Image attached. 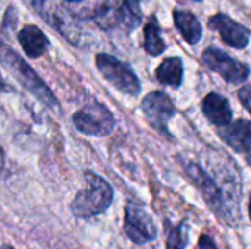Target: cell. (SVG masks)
Masks as SVG:
<instances>
[{"label": "cell", "instance_id": "cell-12", "mask_svg": "<svg viewBox=\"0 0 251 249\" xmlns=\"http://www.w3.org/2000/svg\"><path fill=\"white\" fill-rule=\"evenodd\" d=\"M18 40H19V44H21L22 50L25 51V54L32 59L40 57L46 51L47 44H49L43 31L34 25L24 26L18 34Z\"/></svg>", "mask_w": 251, "mask_h": 249}, {"label": "cell", "instance_id": "cell-19", "mask_svg": "<svg viewBox=\"0 0 251 249\" xmlns=\"http://www.w3.org/2000/svg\"><path fill=\"white\" fill-rule=\"evenodd\" d=\"M199 248L200 249H218L216 244L213 242V239L207 235H201L199 239Z\"/></svg>", "mask_w": 251, "mask_h": 249}, {"label": "cell", "instance_id": "cell-14", "mask_svg": "<svg viewBox=\"0 0 251 249\" xmlns=\"http://www.w3.org/2000/svg\"><path fill=\"white\" fill-rule=\"evenodd\" d=\"M156 78L160 84L178 88L184 78V65L181 57H168L156 69Z\"/></svg>", "mask_w": 251, "mask_h": 249}, {"label": "cell", "instance_id": "cell-11", "mask_svg": "<svg viewBox=\"0 0 251 249\" xmlns=\"http://www.w3.org/2000/svg\"><path fill=\"white\" fill-rule=\"evenodd\" d=\"M203 113L213 125L219 128L229 125L232 120V110L229 101L218 92H210L204 97Z\"/></svg>", "mask_w": 251, "mask_h": 249}, {"label": "cell", "instance_id": "cell-5", "mask_svg": "<svg viewBox=\"0 0 251 249\" xmlns=\"http://www.w3.org/2000/svg\"><path fill=\"white\" fill-rule=\"evenodd\" d=\"M203 63L229 84H243L250 76V68L221 48L209 47L203 51Z\"/></svg>", "mask_w": 251, "mask_h": 249}, {"label": "cell", "instance_id": "cell-23", "mask_svg": "<svg viewBox=\"0 0 251 249\" xmlns=\"http://www.w3.org/2000/svg\"><path fill=\"white\" fill-rule=\"evenodd\" d=\"M66 1H69V3H81L82 0H66Z\"/></svg>", "mask_w": 251, "mask_h": 249}, {"label": "cell", "instance_id": "cell-15", "mask_svg": "<svg viewBox=\"0 0 251 249\" xmlns=\"http://www.w3.org/2000/svg\"><path fill=\"white\" fill-rule=\"evenodd\" d=\"M144 50L150 56H159L166 50V44L162 38L156 16H151L144 28Z\"/></svg>", "mask_w": 251, "mask_h": 249}, {"label": "cell", "instance_id": "cell-10", "mask_svg": "<svg viewBox=\"0 0 251 249\" xmlns=\"http://www.w3.org/2000/svg\"><path fill=\"white\" fill-rule=\"evenodd\" d=\"M219 136L225 144H228L237 153L251 151V122L246 119H238L229 125L219 128Z\"/></svg>", "mask_w": 251, "mask_h": 249}, {"label": "cell", "instance_id": "cell-3", "mask_svg": "<svg viewBox=\"0 0 251 249\" xmlns=\"http://www.w3.org/2000/svg\"><path fill=\"white\" fill-rule=\"evenodd\" d=\"M96 65L97 69L101 72V75L106 78V81H109L121 92H125L128 95L140 94L141 91L140 79L137 78L135 72L128 63H124L110 54L100 53L96 56Z\"/></svg>", "mask_w": 251, "mask_h": 249}, {"label": "cell", "instance_id": "cell-22", "mask_svg": "<svg viewBox=\"0 0 251 249\" xmlns=\"http://www.w3.org/2000/svg\"><path fill=\"white\" fill-rule=\"evenodd\" d=\"M247 163H249V164L251 166V151L249 153V154H247Z\"/></svg>", "mask_w": 251, "mask_h": 249}, {"label": "cell", "instance_id": "cell-4", "mask_svg": "<svg viewBox=\"0 0 251 249\" xmlns=\"http://www.w3.org/2000/svg\"><path fill=\"white\" fill-rule=\"evenodd\" d=\"M74 125L85 135L107 136L115 129V117L106 106L93 103L74 114Z\"/></svg>", "mask_w": 251, "mask_h": 249}, {"label": "cell", "instance_id": "cell-2", "mask_svg": "<svg viewBox=\"0 0 251 249\" xmlns=\"http://www.w3.org/2000/svg\"><path fill=\"white\" fill-rule=\"evenodd\" d=\"M87 188L79 191L71 203V210L76 217L88 219L104 213L113 201L112 186L93 172L85 173Z\"/></svg>", "mask_w": 251, "mask_h": 249}, {"label": "cell", "instance_id": "cell-20", "mask_svg": "<svg viewBox=\"0 0 251 249\" xmlns=\"http://www.w3.org/2000/svg\"><path fill=\"white\" fill-rule=\"evenodd\" d=\"M9 88H7V85H6V82L3 81V78H1V75H0V92H6Z\"/></svg>", "mask_w": 251, "mask_h": 249}, {"label": "cell", "instance_id": "cell-8", "mask_svg": "<svg viewBox=\"0 0 251 249\" xmlns=\"http://www.w3.org/2000/svg\"><path fill=\"white\" fill-rule=\"evenodd\" d=\"M209 28L213 29V31H218L222 41L225 44H228L229 47H234V48H246L249 45V41H250V31L235 22L231 16L225 15V13H218V15H213L209 22H207Z\"/></svg>", "mask_w": 251, "mask_h": 249}, {"label": "cell", "instance_id": "cell-21", "mask_svg": "<svg viewBox=\"0 0 251 249\" xmlns=\"http://www.w3.org/2000/svg\"><path fill=\"white\" fill-rule=\"evenodd\" d=\"M3 166H4V156H3V150L0 147V172L3 170Z\"/></svg>", "mask_w": 251, "mask_h": 249}, {"label": "cell", "instance_id": "cell-25", "mask_svg": "<svg viewBox=\"0 0 251 249\" xmlns=\"http://www.w3.org/2000/svg\"><path fill=\"white\" fill-rule=\"evenodd\" d=\"M0 249H13V248H12V247H1Z\"/></svg>", "mask_w": 251, "mask_h": 249}, {"label": "cell", "instance_id": "cell-9", "mask_svg": "<svg viewBox=\"0 0 251 249\" xmlns=\"http://www.w3.org/2000/svg\"><path fill=\"white\" fill-rule=\"evenodd\" d=\"M185 170H187L190 179L193 181V183L201 191L209 207L212 210H215L216 213L222 214L225 211V201H224L221 189L216 186V182L196 163H188Z\"/></svg>", "mask_w": 251, "mask_h": 249}, {"label": "cell", "instance_id": "cell-24", "mask_svg": "<svg viewBox=\"0 0 251 249\" xmlns=\"http://www.w3.org/2000/svg\"><path fill=\"white\" fill-rule=\"evenodd\" d=\"M249 214H250V220H251V195H250V204H249Z\"/></svg>", "mask_w": 251, "mask_h": 249}, {"label": "cell", "instance_id": "cell-1", "mask_svg": "<svg viewBox=\"0 0 251 249\" xmlns=\"http://www.w3.org/2000/svg\"><path fill=\"white\" fill-rule=\"evenodd\" d=\"M0 63L6 66L7 70L22 84L32 95H35L43 104L50 109H57L59 103L43 79L34 72V69L22 59L16 51L9 48L6 44L0 43Z\"/></svg>", "mask_w": 251, "mask_h": 249}, {"label": "cell", "instance_id": "cell-13", "mask_svg": "<svg viewBox=\"0 0 251 249\" xmlns=\"http://www.w3.org/2000/svg\"><path fill=\"white\" fill-rule=\"evenodd\" d=\"M175 26L184 37L188 44H197L203 35V26L199 19L187 10H175L174 12Z\"/></svg>", "mask_w": 251, "mask_h": 249}, {"label": "cell", "instance_id": "cell-6", "mask_svg": "<svg viewBox=\"0 0 251 249\" xmlns=\"http://www.w3.org/2000/svg\"><path fill=\"white\" fill-rule=\"evenodd\" d=\"M124 230L126 236L138 245L151 242L157 238V227L151 216L138 204L129 203L125 207Z\"/></svg>", "mask_w": 251, "mask_h": 249}, {"label": "cell", "instance_id": "cell-16", "mask_svg": "<svg viewBox=\"0 0 251 249\" xmlns=\"http://www.w3.org/2000/svg\"><path fill=\"white\" fill-rule=\"evenodd\" d=\"M119 23L125 25L128 29L137 28L143 21V13L138 0H124L121 7H118Z\"/></svg>", "mask_w": 251, "mask_h": 249}, {"label": "cell", "instance_id": "cell-7", "mask_svg": "<svg viewBox=\"0 0 251 249\" xmlns=\"http://www.w3.org/2000/svg\"><path fill=\"white\" fill-rule=\"evenodd\" d=\"M141 110L153 128L168 134V123L176 112L169 95L162 91H153L147 94L141 101Z\"/></svg>", "mask_w": 251, "mask_h": 249}, {"label": "cell", "instance_id": "cell-17", "mask_svg": "<svg viewBox=\"0 0 251 249\" xmlns=\"http://www.w3.org/2000/svg\"><path fill=\"white\" fill-rule=\"evenodd\" d=\"M187 245H188V225L182 222L176 227L169 226L168 236H166V249H185Z\"/></svg>", "mask_w": 251, "mask_h": 249}, {"label": "cell", "instance_id": "cell-18", "mask_svg": "<svg viewBox=\"0 0 251 249\" xmlns=\"http://www.w3.org/2000/svg\"><path fill=\"white\" fill-rule=\"evenodd\" d=\"M238 98L241 104L247 109V112L251 114V87H244L238 91Z\"/></svg>", "mask_w": 251, "mask_h": 249}]
</instances>
